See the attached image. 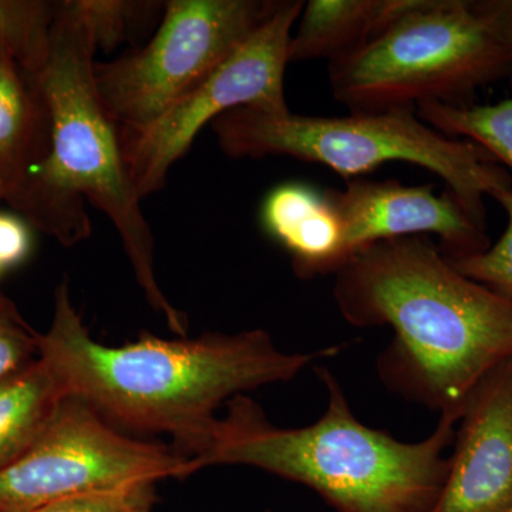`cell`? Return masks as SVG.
<instances>
[{"instance_id": "8992f818", "label": "cell", "mask_w": 512, "mask_h": 512, "mask_svg": "<svg viewBox=\"0 0 512 512\" xmlns=\"http://www.w3.org/2000/svg\"><path fill=\"white\" fill-rule=\"evenodd\" d=\"M512 76V53L471 0H414L366 45L329 64L333 97L350 113L468 106Z\"/></svg>"}, {"instance_id": "9c48e42d", "label": "cell", "mask_w": 512, "mask_h": 512, "mask_svg": "<svg viewBox=\"0 0 512 512\" xmlns=\"http://www.w3.org/2000/svg\"><path fill=\"white\" fill-rule=\"evenodd\" d=\"M305 2L282 0L271 19L227 62L175 101L146 127L119 130L121 153L138 197L163 190L171 167L190 150L200 131L222 114L254 107L289 113L285 70L292 29Z\"/></svg>"}, {"instance_id": "6da1fadb", "label": "cell", "mask_w": 512, "mask_h": 512, "mask_svg": "<svg viewBox=\"0 0 512 512\" xmlns=\"http://www.w3.org/2000/svg\"><path fill=\"white\" fill-rule=\"evenodd\" d=\"M37 343L67 396L84 400L121 431L170 436L187 461L210 443L222 404L289 382L313 360L338 352L285 353L264 329L192 339L144 333L128 345L106 346L84 325L66 279L55 289L52 322Z\"/></svg>"}, {"instance_id": "30bf717a", "label": "cell", "mask_w": 512, "mask_h": 512, "mask_svg": "<svg viewBox=\"0 0 512 512\" xmlns=\"http://www.w3.org/2000/svg\"><path fill=\"white\" fill-rule=\"evenodd\" d=\"M345 229L349 255L377 242L437 235L446 258L480 254L491 247L483 225L477 224L460 201L431 185L355 178L345 190L328 188Z\"/></svg>"}, {"instance_id": "5bb4252c", "label": "cell", "mask_w": 512, "mask_h": 512, "mask_svg": "<svg viewBox=\"0 0 512 512\" xmlns=\"http://www.w3.org/2000/svg\"><path fill=\"white\" fill-rule=\"evenodd\" d=\"M414 0H311L303 6L289 43V63L329 62L366 45Z\"/></svg>"}, {"instance_id": "4fadbf2b", "label": "cell", "mask_w": 512, "mask_h": 512, "mask_svg": "<svg viewBox=\"0 0 512 512\" xmlns=\"http://www.w3.org/2000/svg\"><path fill=\"white\" fill-rule=\"evenodd\" d=\"M49 151V109L36 76L0 40V202L15 208Z\"/></svg>"}, {"instance_id": "8fae6325", "label": "cell", "mask_w": 512, "mask_h": 512, "mask_svg": "<svg viewBox=\"0 0 512 512\" xmlns=\"http://www.w3.org/2000/svg\"><path fill=\"white\" fill-rule=\"evenodd\" d=\"M434 512H512V357L464 404Z\"/></svg>"}, {"instance_id": "ffe728a7", "label": "cell", "mask_w": 512, "mask_h": 512, "mask_svg": "<svg viewBox=\"0 0 512 512\" xmlns=\"http://www.w3.org/2000/svg\"><path fill=\"white\" fill-rule=\"evenodd\" d=\"M39 332L26 322L15 303L0 293V384L39 359Z\"/></svg>"}, {"instance_id": "7402d4cb", "label": "cell", "mask_w": 512, "mask_h": 512, "mask_svg": "<svg viewBox=\"0 0 512 512\" xmlns=\"http://www.w3.org/2000/svg\"><path fill=\"white\" fill-rule=\"evenodd\" d=\"M30 225L19 215L0 211V268L18 266L32 249Z\"/></svg>"}, {"instance_id": "7c38bea8", "label": "cell", "mask_w": 512, "mask_h": 512, "mask_svg": "<svg viewBox=\"0 0 512 512\" xmlns=\"http://www.w3.org/2000/svg\"><path fill=\"white\" fill-rule=\"evenodd\" d=\"M261 225L285 249L301 279L335 275L350 259L328 190L305 183L278 185L262 202Z\"/></svg>"}, {"instance_id": "cb8c5ba5", "label": "cell", "mask_w": 512, "mask_h": 512, "mask_svg": "<svg viewBox=\"0 0 512 512\" xmlns=\"http://www.w3.org/2000/svg\"><path fill=\"white\" fill-rule=\"evenodd\" d=\"M2 272H3V269H2V268H0V274H2Z\"/></svg>"}, {"instance_id": "44dd1931", "label": "cell", "mask_w": 512, "mask_h": 512, "mask_svg": "<svg viewBox=\"0 0 512 512\" xmlns=\"http://www.w3.org/2000/svg\"><path fill=\"white\" fill-rule=\"evenodd\" d=\"M156 483H143L63 498L35 512H154Z\"/></svg>"}, {"instance_id": "ac0fdd59", "label": "cell", "mask_w": 512, "mask_h": 512, "mask_svg": "<svg viewBox=\"0 0 512 512\" xmlns=\"http://www.w3.org/2000/svg\"><path fill=\"white\" fill-rule=\"evenodd\" d=\"M56 5L47 0H0V40L29 73L45 66Z\"/></svg>"}, {"instance_id": "7a4b0ae2", "label": "cell", "mask_w": 512, "mask_h": 512, "mask_svg": "<svg viewBox=\"0 0 512 512\" xmlns=\"http://www.w3.org/2000/svg\"><path fill=\"white\" fill-rule=\"evenodd\" d=\"M333 298L350 325L393 329L380 379L440 414L461 416L477 384L512 357V302L458 272L427 237L360 249L336 272Z\"/></svg>"}, {"instance_id": "3957f363", "label": "cell", "mask_w": 512, "mask_h": 512, "mask_svg": "<svg viewBox=\"0 0 512 512\" xmlns=\"http://www.w3.org/2000/svg\"><path fill=\"white\" fill-rule=\"evenodd\" d=\"M96 46L69 0L57 2L49 55L35 74L50 116V151L15 210L30 227L74 247L92 235L86 202L104 212L148 305L177 338L188 336V316L158 284L154 235L127 173L119 128L104 110L94 80Z\"/></svg>"}, {"instance_id": "603a6c76", "label": "cell", "mask_w": 512, "mask_h": 512, "mask_svg": "<svg viewBox=\"0 0 512 512\" xmlns=\"http://www.w3.org/2000/svg\"><path fill=\"white\" fill-rule=\"evenodd\" d=\"M471 5L512 53V0H471Z\"/></svg>"}, {"instance_id": "d6986e66", "label": "cell", "mask_w": 512, "mask_h": 512, "mask_svg": "<svg viewBox=\"0 0 512 512\" xmlns=\"http://www.w3.org/2000/svg\"><path fill=\"white\" fill-rule=\"evenodd\" d=\"M493 198L507 212V228L501 238L480 254L447 259L467 278L512 302V187L495 192Z\"/></svg>"}, {"instance_id": "2e32d148", "label": "cell", "mask_w": 512, "mask_h": 512, "mask_svg": "<svg viewBox=\"0 0 512 512\" xmlns=\"http://www.w3.org/2000/svg\"><path fill=\"white\" fill-rule=\"evenodd\" d=\"M416 113L421 121L444 136L466 137L512 170V96L485 106L424 101L416 107Z\"/></svg>"}, {"instance_id": "277c9868", "label": "cell", "mask_w": 512, "mask_h": 512, "mask_svg": "<svg viewBox=\"0 0 512 512\" xmlns=\"http://www.w3.org/2000/svg\"><path fill=\"white\" fill-rule=\"evenodd\" d=\"M318 376L328 392L318 421L275 426L254 399L239 394L205 450L185 461V478L211 466H248L311 488L336 512H434L460 416L441 414L427 439L404 443L357 419L326 367Z\"/></svg>"}, {"instance_id": "5b68a950", "label": "cell", "mask_w": 512, "mask_h": 512, "mask_svg": "<svg viewBox=\"0 0 512 512\" xmlns=\"http://www.w3.org/2000/svg\"><path fill=\"white\" fill-rule=\"evenodd\" d=\"M211 130L225 156L292 157L325 165L345 181L392 161L426 168L485 228L484 198L512 187L511 174L483 147L444 136L412 109L313 117L239 107L222 114Z\"/></svg>"}, {"instance_id": "e0dca14e", "label": "cell", "mask_w": 512, "mask_h": 512, "mask_svg": "<svg viewBox=\"0 0 512 512\" xmlns=\"http://www.w3.org/2000/svg\"><path fill=\"white\" fill-rule=\"evenodd\" d=\"M74 15L92 37L96 50L111 53L131 45L161 22L165 2L150 0H69Z\"/></svg>"}, {"instance_id": "52a82bcc", "label": "cell", "mask_w": 512, "mask_h": 512, "mask_svg": "<svg viewBox=\"0 0 512 512\" xmlns=\"http://www.w3.org/2000/svg\"><path fill=\"white\" fill-rule=\"evenodd\" d=\"M282 0H170L156 33L94 63L104 110L119 130L146 127L211 76L265 25Z\"/></svg>"}, {"instance_id": "9a60e30c", "label": "cell", "mask_w": 512, "mask_h": 512, "mask_svg": "<svg viewBox=\"0 0 512 512\" xmlns=\"http://www.w3.org/2000/svg\"><path fill=\"white\" fill-rule=\"evenodd\" d=\"M66 396L62 383L40 357L0 384V471L28 451Z\"/></svg>"}, {"instance_id": "ba28073f", "label": "cell", "mask_w": 512, "mask_h": 512, "mask_svg": "<svg viewBox=\"0 0 512 512\" xmlns=\"http://www.w3.org/2000/svg\"><path fill=\"white\" fill-rule=\"evenodd\" d=\"M173 447L133 439L79 397L66 396L35 443L0 471V512H35L47 504L165 478H185Z\"/></svg>"}]
</instances>
